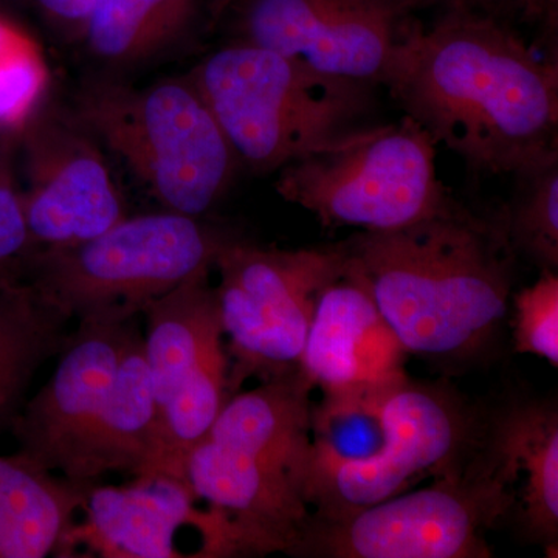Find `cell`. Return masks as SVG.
<instances>
[{"instance_id": "cell-28", "label": "cell", "mask_w": 558, "mask_h": 558, "mask_svg": "<svg viewBox=\"0 0 558 558\" xmlns=\"http://www.w3.org/2000/svg\"><path fill=\"white\" fill-rule=\"evenodd\" d=\"M21 36L17 35L10 25L5 22L0 21V60L5 57L7 53L21 40Z\"/></svg>"}, {"instance_id": "cell-8", "label": "cell", "mask_w": 558, "mask_h": 558, "mask_svg": "<svg viewBox=\"0 0 558 558\" xmlns=\"http://www.w3.org/2000/svg\"><path fill=\"white\" fill-rule=\"evenodd\" d=\"M347 263L343 242L282 250L231 240L220 250L215 295L230 357V396L252 377L299 373L319 295Z\"/></svg>"}, {"instance_id": "cell-23", "label": "cell", "mask_w": 558, "mask_h": 558, "mask_svg": "<svg viewBox=\"0 0 558 558\" xmlns=\"http://www.w3.org/2000/svg\"><path fill=\"white\" fill-rule=\"evenodd\" d=\"M513 300V348L519 354L545 359L558 366V277L542 270L534 284L521 289Z\"/></svg>"}, {"instance_id": "cell-19", "label": "cell", "mask_w": 558, "mask_h": 558, "mask_svg": "<svg viewBox=\"0 0 558 558\" xmlns=\"http://www.w3.org/2000/svg\"><path fill=\"white\" fill-rule=\"evenodd\" d=\"M109 472L130 473L135 480L165 476L159 417L140 322L121 354L108 413L92 449L90 480Z\"/></svg>"}, {"instance_id": "cell-3", "label": "cell", "mask_w": 558, "mask_h": 558, "mask_svg": "<svg viewBox=\"0 0 558 558\" xmlns=\"http://www.w3.org/2000/svg\"><path fill=\"white\" fill-rule=\"evenodd\" d=\"M312 389L299 371L236 392L185 459L186 484L222 521L229 557L289 556L311 519Z\"/></svg>"}, {"instance_id": "cell-14", "label": "cell", "mask_w": 558, "mask_h": 558, "mask_svg": "<svg viewBox=\"0 0 558 558\" xmlns=\"http://www.w3.org/2000/svg\"><path fill=\"white\" fill-rule=\"evenodd\" d=\"M25 219L38 250L70 247L126 218L97 138L73 113L36 108L24 126Z\"/></svg>"}, {"instance_id": "cell-5", "label": "cell", "mask_w": 558, "mask_h": 558, "mask_svg": "<svg viewBox=\"0 0 558 558\" xmlns=\"http://www.w3.org/2000/svg\"><path fill=\"white\" fill-rule=\"evenodd\" d=\"M72 113L167 211L202 218L226 196L240 167L191 78L145 89L89 81L76 94Z\"/></svg>"}, {"instance_id": "cell-18", "label": "cell", "mask_w": 558, "mask_h": 558, "mask_svg": "<svg viewBox=\"0 0 558 558\" xmlns=\"http://www.w3.org/2000/svg\"><path fill=\"white\" fill-rule=\"evenodd\" d=\"M95 481L65 478L24 454L0 457V558L64 553Z\"/></svg>"}, {"instance_id": "cell-22", "label": "cell", "mask_w": 558, "mask_h": 558, "mask_svg": "<svg viewBox=\"0 0 558 558\" xmlns=\"http://www.w3.org/2000/svg\"><path fill=\"white\" fill-rule=\"evenodd\" d=\"M512 175V196L497 215L510 247L539 270L557 271L558 154L520 168Z\"/></svg>"}, {"instance_id": "cell-25", "label": "cell", "mask_w": 558, "mask_h": 558, "mask_svg": "<svg viewBox=\"0 0 558 558\" xmlns=\"http://www.w3.org/2000/svg\"><path fill=\"white\" fill-rule=\"evenodd\" d=\"M38 252L25 219L22 191L10 161L0 154V282L22 281L28 260Z\"/></svg>"}, {"instance_id": "cell-21", "label": "cell", "mask_w": 558, "mask_h": 558, "mask_svg": "<svg viewBox=\"0 0 558 558\" xmlns=\"http://www.w3.org/2000/svg\"><path fill=\"white\" fill-rule=\"evenodd\" d=\"M199 10L201 0H95L81 35L97 60L130 68L189 35Z\"/></svg>"}, {"instance_id": "cell-12", "label": "cell", "mask_w": 558, "mask_h": 558, "mask_svg": "<svg viewBox=\"0 0 558 558\" xmlns=\"http://www.w3.org/2000/svg\"><path fill=\"white\" fill-rule=\"evenodd\" d=\"M140 317L112 312L80 319L50 379L11 424L17 453L65 478L92 481V449Z\"/></svg>"}, {"instance_id": "cell-11", "label": "cell", "mask_w": 558, "mask_h": 558, "mask_svg": "<svg viewBox=\"0 0 558 558\" xmlns=\"http://www.w3.org/2000/svg\"><path fill=\"white\" fill-rule=\"evenodd\" d=\"M209 271L150 301L145 317L148 365L168 478L185 480V459L231 398L230 357Z\"/></svg>"}, {"instance_id": "cell-26", "label": "cell", "mask_w": 558, "mask_h": 558, "mask_svg": "<svg viewBox=\"0 0 558 558\" xmlns=\"http://www.w3.org/2000/svg\"><path fill=\"white\" fill-rule=\"evenodd\" d=\"M422 7H440L446 10H468L490 14L506 21L509 14H521L538 27L543 44L557 43V0H416Z\"/></svg>"}, {"instance_id": "cell-13", "label": "cell", "mask_w": 558, "mask_h": 558, "mask_svg": "<svg viewBox=\"0 0 558 558\" xmlns=\"http://www.w3.org/2000/svg\"><path fill=\"white\" fill-rule=\"evenodd\" d=\"M417 10L416 0H241L238 32L241 43L381 87Z\"/></svg>"}, {"instance_id": "cell-24", "label": "cell", "mask_w": 558, "mask_h": 558, "mask_svg": "<svg viewBox=\"0 0 558 558\" xmlns=\"http://www.w3.org/2000/svg\"><path fill=\"white\" fill-rule=\"evenodd\" d=\"M46 70L24 38L0 60V130H20L35 112Z\"/></svg>"}, {"instance_id": "cell-17", "label": "cell", "mask_w": 558, "mask_h": 558, "mask_svg": "<svg viewBox=\"0 0 558 558\" xmlns=\"http://www.w3.org/2000/svg\"><path fill=\"white\" fill-rule=\"evenodd\" d=\"M475 453L519 502L527 537L554 553L558 543V413L549 400L513 402L495 414Z\"/></svg>"}, {"instance_id": "cell-16", "label": "cell", "mask_w": 558, "mask_h": 558, "mask_svg": "<svg viewBox=\"0 0 558 558\" xmlns=\"http://www.w3.org/2000/svg\"><path fill=\"white\" fill-rule=\"evenodd\" d=\"M193 492L182 481L156 476L126 486L92 487L84 502V523L73 524L65 556L78 545L102 557H182L175 548L180 526L199 529L201 557H227L226 532L215 513L194 508Z\"/></svg>"}, {"instance_id": "cell-15", "label": "cell", "mask_w": 558, "mask_h": 558, "mask_svg": "<svg viewBox=\"0 0 558 558\" xmlns=\"http://www.w3.org/2000/svg\"><path fill=\"white\" fill-rule=\"evenodd\" d=\"M407 357L348 255L344 270L319 295L300 373L326 398L363 395L407 376Z\"/></svg>"}, {"instance_id": "cell-2", "label": "cell", "mask_w": 558, "mask_h": 558, "mask_svg": "<svg viewBox=\"0 0 558 558\" xmlns=\"http://www.w3.org/2000/svg\"><path fill=\"white\" fill-rule=\"evenodd\" d=\"M405 351L449 363L478 359L508 315L515 252L498 216L450 211L343 241Z\"/></svg>"}, {"instance_id": "cell-10", "label": "cell", "mask_w": 558, "mask_h": 558, "mask_svg": "<svg viewBox=\"0 0 558 558\" xmlns=\"http://www.w3.org/2000/svg\"><path fill=\"white\" fill-rule=\"evenodd\" d=\"M380 418L384 439L368 458L325 461L307 453L304 497L312 515L339 519L377 505L461 468L475 449V417L457 392L409 374L381 391Z\"/></svg>"}, {"instance_id": "cell-4", "label": "cell", "mask_w": 558, "mask_h": 558, "mask_svg": "<svg viewBox=\"0 0 558 558\" xmlns=\"http://www.w3.org/2000/svg\"><path fill=\"white\" fill-rule=\"evenodd\" d=\"M240 165L275 172L379 126V86L326 75L299 60L230 44L191 76Z\"/></svg>"}, {"instance_id": "cell-9", "label": "cell", "mask_w": 558, "mask_h": 558, "mask_svg": "<svg viewBox=\"0 0 558 558\" xmlns=\"http://www.w3.org/2000/svg\"><path fill=\"white\" fill-rule=\"evenodd\" d=\"M512 495L470 454L429 486L339 517L311 515L292 557L487 558L484 532L513 509Z\"/></svg>"}, {"instance_id": "cell-7", "label": "cell", "mask_w": 558, "mask_h": 558, "mask_svg": "<svg viewBox=\"0 0 558 558\" xmlns=\"http://www.w3.org/2000/svg\"><path fill=\"white\" fill-rule=\"evenodd\" d=\"M275 190L326 229L398 230L458 205L436 171L435 142L407 116L292 161L279 170Z\"/></svg>"}, {"instance_id": "cell-20", "label": "cell", "mask_w": 558, "mask_h": 558, "mask_svg": "<svg viewBox=\"0 0 558 558\" xmlns=\"http://www.w3.org/2000/svg\"><path fill=\"white\" fill-rule=\"evenodd\" d=\"M70 322L24 279L0 282V435L27 402L36 374L68 343Z\"/></svg>"}, {"instance_id": "cell-6", "label": "cell", "mask_w": 558, "mask_h": 558, "mask_svg": "<svg viewBox=\"0 0 558 558\" xmlns=\"http://www.w3.org/2000/svg\"><path fill=\"white\" fill-rule=\"evenodd\" d=\"M233 240L201 218L167 211L121 219L81 244L38 250L24 281L70 318L142 315L150 301L215 269Z\"/></svg>"}, {"instance_id": "cell-1", "label": "cell", "mask_w": 558, "mask_h": 558, "mask_svg": "<svg viewBox=\"0 0 558 558\" xmlns=\"http://www.w3.org/2000/svg\"><path fill=\"white\" fill-rule=\"evenodd\" d=\"M381 87L472 171L513 174L558 154V64L490 14L417 21Z\"/></svg>"}, {"instance_id": "cell-27", "label": "cell", "mask_w": 558, "mask_h": 558, "mask_svg": "<svg viewBox=\"0 0 558 558\" xmlns=\"http://www.w3.org/2000/svg\"><path fill=\"white\" fill-rule=\"evenodd\" d=\"M35 2L51 21L81 33L95 0H35Z\"/></svg>"}]
</instances>
